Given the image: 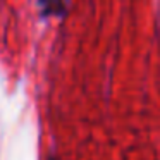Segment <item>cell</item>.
Here are the masks:
<instances>
[{
    "label": "cell",
    "instance_id": "obj_1",
    "mask_svg": "<svg viewBox=\"0 0 160 160\" xmlns=\"http://www.w3.org/2000/svg\"><path fill=\"white\" fill-rule=\"evenodd\" d=\"M43 16H64L67 12V0H40Z\"/></svg>",
    "mask_w": 160,
    "mask_h": 160
}]
</instances>
